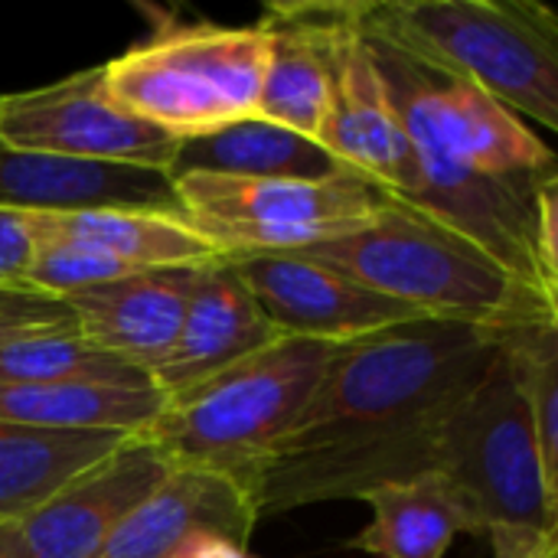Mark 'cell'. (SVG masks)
<instances>
[{
	"label": "cell",
	"mask_w": 558,
	"mask_h": 558,
	"mask_svg": "<svg viewBox=\"0 0 558 558\" xmlns=\"http://www.w3.org/2000/svg\"><path fill=\"white\" fill-rule=\"evenodd\" d=\"M500 330L415 317L340 343L281 441L242 477L258 520L441 471L448 432Z\"/></svg>",
	"instance_id": "1"
},
{
	"label": "cell",
	"mask_w": 558,
	"mask_h": 558,
	"mask_svg": "<svg viewBox=\"0 0 558 558\" xmlns=\"http://www.w3.org/2000/svg\"><path fill=\"white\" fill-rule=\"evenodd\" d=\"M0 558H10V556H3V553H0Z\"/></svg>",
	"instance_id": "32"
},
{
	"label": "cell",
	"mask_w": 558,
	"mask_h": 558,
	"mask_svg": "<svg viewBox=\"0 0 558 558\" xmlns=\"http://www.w3.org/2000/svg\"><path fill=\"white\" fill-rule=\"evenodd\" d=\"M154 209L180 216L173 183L160 170L75 163L62 157L29 154L0 141V209Z\"/></svg>",
	"instance_id": "18"
},
{
	"label": "cell",
	"mask_w": 558,
	"mask_h": 558,
	"mask_svg": "<svg viewBox=\"0 0 558 558\" xmlns=\"http://www.w3.org/2000/svg\"><path fill=\"white\" fill-rule=\"evenodd\" d=\"M278 337L281 333L262 314L235 262L219 255L199 268L180 330L150 373V386L167 402L180 399L222 369L271 347Z\"/></svg>",
	"instance_id": "14"
},
{
	"label": "cell",
	"mask_w": 558,
	"mask_h": 558,
	"mask_svg": "<svg viewBox=\"0 0 558 558\" xmlns=\"http://www.w3.org/2000/svg\"><path fill=\"white\" fill-rule=\"evenodd\" d=\"M199 268L203 265L137 271L121 281L65 294L62 301L88 347L141 369L150 379L180 330Z\"/></svg>",
	"instance_id": "17"
},
{
	"label": "cell",
	"mask_w": 558,
	"mask_h": 558,
	"mask_svg": "<svg viewBox=\"0 0 558 558\" xmlns=\"http://www.w3.org/2000/svg\"><path fill=\"white\" fill-rule=\"evenodd\" d=\"M494 558H558V533L530 526H490Z\"/></svg>",
	"instance_id": "30"
},
{
	"label": "cell",
	"mask_w": 558,
	"mask_h": 558,
	"mask_svg": "<svg viewBox=\"0 0 558 558\" xmlns=\"http://www.w3.org/2000/svg\"><path fill=\"white\" fill-rule=\"evenodd\" d=\"M170 468L144 435H134L46 507L0 526V553L10 558H95Z\"/></svg>",
	"instance_id": "11"
},
{
	"label": "cell",
	"mask_w": 558,
	"mask_h": 558,
	"mask_svg": "<svg viewBox=\"0 0 558 558\" xmlns=\"http://www.w3.org/2000/svg\"><path fill=\"white\" fill-rule=\"evenodd\" d=\"M363 500L373 520L347 546L376 558H445L454 536H481L471 510L438 471L376 487Z\"/></svg>",
	"instance_id": "21"
},
{
	"label": "cell",
	"mask_w": 558,
	"mask_h": 558,
	"mask_svg": "<svg viewBox=\"0 0 558 558\" xmlns=\"http://www.w3.org/2000/svg\"><path fill=\"white\" fill-rule=\"evenodd\" d=\"M0 141L16 150L101 167H141L170 177L180 141L121 108L101 65L52 85L0 95Z\"/></svg>",
	"instance_id": "9"
},
{
	"label": "cell",
	"mask_w": 558,
	"mask_h": 558,
	"mask_svg": "<svg viewBox=\"0 0 558 558\" xmlns=\"http://www.w3.org/2000/svg\"><path fill=\"white\" fill-rule=\"evenodd\" d=\"M180 173H216V177H252V180H330L343 170L324 144L284 131L278 124L248 118L226 124L213 134L180 141L170 163V177Z\"/></svg>",
	"instance_id": "22"
},
{
	"label": "cell",
	"mask_w": 558,
	"mask_h": 558,
	"mask_svg": "<svg viewBox=\"0 0 558 558\" xmlns=\"http://www.w3.org/2000/svg\"><path fill=\"white\" fill-rule=\"evenodd\" d=\"M347 3H268V62L258 92V121L320 141L330 98L333 59Z\"/></svg>",
	"instance_id": "15"
},
{
	"label": "cell",
	"mask_w": 558,
	"mask_h": 558,
	"mask_svg": "<svg viewBox=\"0 0 558 558\" xmlns=\"http://www.w3.org/2000/svg\"><path fill=\"white\" fill-rule=\"evenodd\" d=\"M255 523V500L239 477L209 468H170L95 558H167L196 533L248 546Z\"/></svg>",
	"instance_id": "16"
},
{
	"label": "cell",
	"mask_w": 558,
	"mask_h": 558,
	"mask_svg": "<svg viewBox=\"0 0 558 558\" xmlns=\"http://www.w3.org/2000/svg\"><path fill=\"white\" fill-rule=\"evenodd\" d=\"M128 432L108 428H39L0 422V526L46 507L85 471L111 458Z\"/></svg>",
	"instance_id": "20"
},
{
	"label": "cell",
	"mask_w": 558,
	"mask_h": 558,
	"mask_svg": "<svg viewBox=\"0 0 558 558\" xmlns=\"http://www.w3.org/2000/svg\"><path fill=\"white\" fill-rule=\"evenodd\" d=\"M268 62L262 23H163L101 65L108 95L177 141L213 134L258 114Z\"/></svg>",
	"instance_id": "5"
},
{
	"label": "cell",
	"mask_w": 558,
	"mask_h": 558,
	"mask_svg": "<svg viewBox=\"0 0 558 558\" xmlns=\"http://www.w3.org/2000/svg\"><path fill=\"white\" fill-rule=\"evenodd\" d=\"M33 262V235L20 209H0V284H23Z\"/></svg>",
	"instance_id": "28"
},
{
	"label": "cell",
	"mask_w": 558,
	"mask_h": 558,
	"mask_svg": "<svg viewBox=\"0 0 558 558\" xmlns=\"http://www.w3.org/2000/svg\"><path fill=\"white\" fill-rule=\"evenodd\" d=\"M356 3L360 0L347 3L337 36L333 98L317 144H324L343 170L376 183L389 196H402L415 183V150L373 62Z\"/></svg>",
	"instance_id": "13"
},
{
	"label": "cell",
	"mask_w": 558,
	"mask_h": 558,
	"mask_svg": "<svg viewBox=\"0 0 558 558\" xmlns=\"http://www.w3.org/2000/svg\"><path fill=\"white\" fill-rule=\"evenodd\" d=\"M141 268H131L111 255H101L95 248L62 242V239H36L33 242V262L26 268L23 284L36 288L52 298H65L85 288H98L108 281H121L128 275H137Z\"/></svg>",
	"instance_id": "26"
},
{
	"label": "cell",
	"mask_w": 558,
	"mask_h": 558,
	"mask_svg": "<svg viewBox=\"0 0 558 558\" xmlns=\"http://www.w3.org/2000/svg\"><path fill=\"white\" fill-rule=\"evenodd\" d=\"M167 558H258L252 556L245 546L226 539V536H216V533H196L190 536L186 543H180Z\"/></svg>",
	"instance_id": "31"
},
{
	"label": "cell",
	"mask_w": 558,
	"mask_h": 558,
	"mask_svg": "<svg viewBox=\"0 0 558 558\" xmlns=\"http://www.w3.org/2000/svg\"><path fill=\"white\" fill-rule=\"evenodd\" d=\"M294 255L422 317L477 324L500 333L558 324L553 298L523 284L481 248L399 199H389L369 226Z\"/></svg>",
	"instance_id": "2"
},
{
	"label": "cell",
	"mask_w": 558,
	"mask_h": 558,
	"mask_svg": "<svg viewBox=\"0 0 558 558\" xmlns=\"http://www.w3.org/2000/svg\"><path fill=\"white\" fill-rule=\"evenodd\" d=\"M539 183L543 180H500L428 154H415V183L409 193L392 199L432 216L481 248L504 271L558 304V288L546 278L536 255Z\"/></svg>",
	"instance_id": "10"
},
{
	"label": "cell",
	"mask_w": 558,
	"mask_h": 558,
	"mask_svg": "<svg viewBox=\"0 0 558 558\" xmlns=\"http://www.w3.org/2000/svg\"><path fill=\"white\" fill-rule=\"evenodd\" d=\"M340 343L278 337L222 369L141 432L173 468H209L245 477L291 428Z\"/></svg>",
	"instance_id": "4"
},
{
	"label": "cell",
	"mask_w": 558,
	"mask_h": 558,
	"mask_svg": "<svg viewBox=\"0 0 558 558\" xmlns=\"http://www.w3.org/2000/svg\"><path fill=\"white\" fill-rule=\"evenodd\" d=\"M33 242L36 239H62L101 255H111L131 268H196L219 252L190 229L173 213L154 209H121V206H95V209H39L20 213Z\"/></svg>",
	"instance_id": "19"
},
{
	"label": "cell",
	"mask_w": 558,
	"mask_h": 558,
	"mask_svg": "<svg viewBox=\"0 0 558 558\" xmlns=\"http://www.w3.org/2000/svg\"><path fill=\"white\" fill-rule=\"evenodd\" d=\"M170 183L180 219L229 258L301 252L350 235L369 226L392 199L356 173L330 180L180 173Z\"/></svg>",
	"instance_id": "6"
},
{
	"label": "cell",
	"mask_w": 558,
	"mask_h": 558,
	"mask_svg": "<svg viewBox=\"0 0 558 558\" xmlns=\"http://www.w3.org/2000/svg\"><path fill=\"white\" fill-rule=\"evenodd\" d=\"M49 383H101L128 389H154L150 379L88 347L78 330L36 333L0 343V386H49Z\"/></svg>",
	"instance_id": "24"
},
{
	"label": "cell",
	"mask_w": 558,
	"mask_h": 558,
	"mask_svg": "<svg viewBox=\"0 0 558 558\" xmlns=\"http://www.w3.org/2000/svg\"><path fill=\"white\" fill-rule=\"evenodd\" d=\"M558 177H549L536 190V255L546 278L558 288Z\"/></svg>",
	"instance_id": "29"
},
{
	"label": "cell",
	"mask_w": 558,
	"mask_h": 558,
	"mask_svg": "<svg viewBox=\"0 0 558 558\" xmlns=\"http://www.w3.org/2000/svg\"><path fill=\"white\" fill-rule=\"evenodd\" d=\"M167 399L157 389H128L101 383L0 386V422L39 428H108L141 435Z\"/></svg>",
	"instance_id": "23"
},
{
	"label": "cell",
	"mask_w": 558,
	"mask_h": 558,
	"mask_svg": "<svg viewBox=\"0 0 558 558\" xmlns=\"http://www.w3.org/2000/svg\"><path fill=\"white\" fill-rule=\"evenodd\" d=\"M62 330H75V317L62 298L26 284H0V343Z\"/></svg>",
	"instance_id": "27"
},
{
	"label": "cell",
	"mask_w": 558,
	"mask_h": 558,
	"mask_svg": "<svg viewBox=\"0 0 558 558\" xmlns=\"http://www.w3.org/2000/svg\"><path fill=\"white\" fill-rule=\"evenodd\" d=\"M438 474L451 481L481 536H487L490 526L558 533V500L543 484L530 412L513 383L504 347L487 376L461 402Z\"/></svg>",
	"instance_id": "8"
},
{
	"label": "cell",
	"mask_w": 558,
	"mask_h": 558,
	"mask_svg": "<svg viewBox=\"0 0 558 558\" xmlns=\"http://www.w3.org/2000/svg\"><path fill=\"white\" fill-rule=\"evenodd\" d=\"M500 347L530 412L543 484L558 500V324L507 330Z\"/></svg>",
	"instance_id": "25"
},
{
	"label": "cell",
	"mask_w": 558,
	"mask_h": 558,
	"mask_svg": "<svg viewBox=\"0 0 558 558\" xmlns=\"http://www.w3.org/2000/svg\"><path fill=\"white\" fill-rule=\"evenodd\" d=\"M360 26L415 154H428L500 180L558 177L556 150L536 131H530L520 114L477 85L418 62L402 46L376 33L363 13Z\"/></svg>",
	"instance_id": "7"
},
{
	"label": "cell",
	"mask_w": 558,
	"mask_h": 558,
	"mask_svg": "<svg viewBox=\"0 0 558 558\" xmlns=\"http://www.w3.org/2000/svg\"><path fill=\"white\" fill-rule=\"evenodd\" d=\"M363 20L418 62L558 131V20L533 0H360Z\"/></svg>",
	"instance_id": "3"
},
{
	"label": "cell",
	"mask_w": 558,
	"mask_h": 558,
	"mask_svg": "<svg viewBox=\"0 0 558 558\" xmlns=\"http://www.w3.org/2000/svg\"><path fill=\"white\" fill-rule=\"evenodd\" d=\"M232 262L281 337L350 343L422 317L294 252L239 255Z\"/></svg>",
	"instance_id": "12"
}]
</instances>
